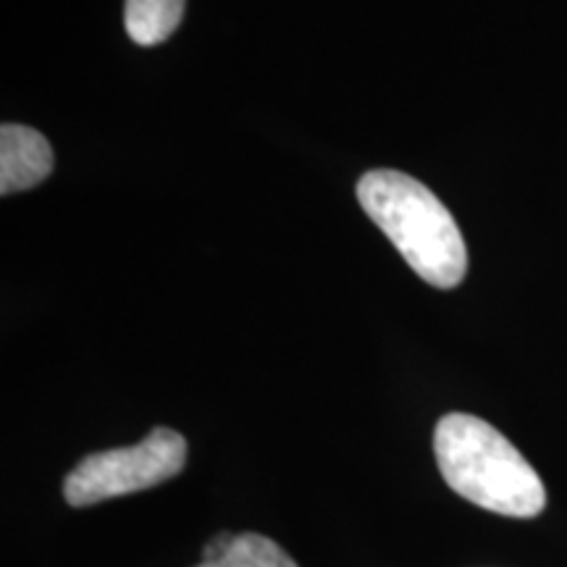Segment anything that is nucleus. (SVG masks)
<instances>
[{"label":"nucleus","mask_w":567,"mask_h":567,"mask_svg":"<svg viewBox=\"0 0 567 567\" xmlns=\"http://www.w3.org/2000/svg\"><path fill=\"white\" fill-rule=\"evenodd\" d=\"M436 465L452 492L505 517H536L547 507L538 473L505 434L467 413L436 423Z\"/></svg>","instance_id":"obj_1"},{"label":"nucleus","mask_w":567,"mask_h":567,"mask_svg":"<svg viewBox=\"0 0 567 567\" xmlns=\"http://www.w3.org/2000/svg\"><path fill=\"white\" fill-rule=\"evenodd\" d=\"M358 200L425 284L455 289L465 279L467 247L463 231L446 205L423 182L379 168L358 182Z\"/></svg>","instance_id":"obj_2"},{"label":"nucleus","mask_w":567,"mask_h":567,"mask_svg":"<svg viewBox=\"0 0 567 567\" xmlns=\"http://www.w3.org/2000/svg\"><path fill=\"white\" fill-rule=\"evenodd\" d=\"M187 463V442L172 429H153L134 446L95 452L63 481L71 507H90L134 492H145L179 476Z\"/></svg>","instance_id":"obj_3"},{"label":"nucleus","mask_w":567,"mask_h":567,"mask_svg":"<svg viewBox=\"0 0 567 567\" xmlns=\"http://www.w3.org/2000/svg\"><path fill=\"white\" fill-rule=\"evenodd\" d=\"M51 172V142L32 126L3 124L0 130V193H24L45 182Z\"/></svg>","instance_id":"obj_4"},{"label":"nucleus","mask_w":567,"mask_h":567,"mask_svg":"<svg viewBox=\"0 0 567 567\" xmlns=\"http://www.w3.org/2000/svg\"><path fill=\"white\" fill-rule=\"evenodd\" d=\"M184 19V0H126L124 27L137 45H158L176 32Z\"/></svg>","instance_id":"obj_5"},{"label":"nucleus","mask_w":567,"mask_h":567,"mask_svg":"<svg viewBox=\"0 0 567 567\" xmlns=\"http://www.w3.org/2000/svg\"><path fill=\"white\" fill-rule=\"evenodd\" d=\"M197 567H297V563L271 538L243 534L234 536L229 555L216 563H200Z\"/></svg>","instance_id":"obj_6"},{"label":"nucleus","mask_w":567,"mask_h":567,"mask_svg":"<svg viewBox=\"0 0 567 567\" xmlns=\"http://www.w3.org/2000/svg\"><path fill=\"white\" fill-rule=\"evenodd\" d=\"M231 544H234L231 534H221V536L210 538L208 547H205V551H203V563H216V559L226 557V555H229Z\"/></svg>","instance_id":"obj_7"}]
</instances>
